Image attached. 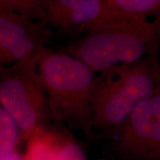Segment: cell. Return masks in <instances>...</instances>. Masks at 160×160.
<instances>
[{
    "label": "cell",
    "mask_w": 160,
    "mask_h": 160,
    "mask_svg": "<svg viewBox=\"0 0 160 160\" xmlns=\"http://www.w3.org/2000/svg\"><path fill=\"white\" fill-rule=\"evenodd\" d=\"M56 160H87L83 149L71 139H62Z\"/></svg>",
    "instance_id": "cell-11"
},
{
    "label": "cell",
    "mask_w": 160,
    "mask_h": 160,
    "mask_svg": "<svg viewBox=\"0 0 160 160\" xmlns=\"http://www.w3.org/2000/svg\"><path fill=\"white\" fill-rule=\"evenodd\" d=\"M51 36L42 22L0 9V72L38 57Z\"/></svg>",
    "instance_id": "cell-6"
},
{
    "label": "cell",
    "mask_w": 160,
    "mask_h": 160,
    "mask_svg": "<svg viewBox=\"0 0 160 160\" xmlns=\"http://www.w3.org/2000/svg\"><path fill=\"white\" fill-rule=\"evenodd\" d=\"M159 87V53L99 73L91 97L93 129L105 131L122 122Z\"/></svg>",
    "instance_id": "cell-3"
},
{
    "label": "cell",
    "mask_w": 160,
    "mask_h": 160,
    "mask_svg": "<svg viewBox=\"0 0 160 160\" xmlns=\"http://www.w3.org/2000/svg\"><path fill=\"white\" fill-rule=\"evenodd\" d=\"M0 160H25L24 155L16 151H2L0 150Z\"/></svg>",
    "instance_id": "cell-12"
},
{
    "label": "cell",
    "mask_w": 160,
    "mask_h": 160,
    "mask_svg": "<svg viewBox=\"0 0 160 160\" xmlns=\"http://www.w3.org/2000/svg\"><path fill=\"white\" fill-rule=\"evenodd\" d=\"M38 57L0 72V103L25 141L36 131L49 129V122L53 119L38 71Z\"/></svg>",
    "instance_id": "cell-4"
},
{
    "label": "cell",
    "mask_w": 160,
    "mask_h": 160,
    "mask_svg": "<svg viewBox=\"0 0 160 160\" xmlns=\"http://www.w3.org/2000/svg\"><path fill=\"white\" fill-rule=\"evenodd\" d=\"M37 68L52 119L91 135L93 130L91 97L99 73L67 52L47 47L39 54Z\"/></svg>",
    "instance_id": "cell-2"
},
{
    "label": "cell",
    "mask_w": 160,
    "mask_h": 160,
    "mask_svg": "<svg viewBox=\"0 0 160 160\" xmlns=\"http://www.w3.org/2000/svg\"><path fill=\"white\" fill-rule=\"evenodd\" d=\"M105 2L108 21L123 18L149 17L160 13V0H105Z\"/></svg>",
    "instance_id": "cell-8"
},
{
    "label": "cell",
    "mask_w": 160,
    "mask_h": 160,
    "mask_svg": "<svg viewBox=\"0 0 160 160\" xmlns=\"http://www.w3.org/2000/svg\"><path fill=\"white\" fill-rule=\"evenodd\" d=\"M160 13L149 17L113 19L92 28L66 52L97 73L133 64L159 53Z\"/></svg>",
    "instance_id": "cell-1"
},
{
    "label": "cell",
    "mask_w": 160,
    "mask_h": 160,
    "mask_svg": "<svg viewBox=\"0 0 160 160\" xmlns=\"http://www.w3.org/2000/svg\"><path fill=\"white\" fill-rule=\"evenodd\" d=\"M62 139L50 129L36 131L27 139L24 159L56 160Z\"/></svg>",
    "instance_id": "cell-9"
},
{
    "label": "cell",
    "mask_w": 160,
    "mask_h": 160,
    "mask_svg": "<svg viewBox=\"0 0 160 160\" xmlns=\"http://www.w3.org/2000/svg\"><path fill=\"white\" fill-rule=\"evenodd\" d=\"M111 132V149L124 160H160V87Z\"/></svg>",
    "instance_id": "cell-5"
},
{
    "label": "cell",
    "mask_w": 160,
    "mask_h": 160,
    "mask_svg": "<svg viewBox=\"0 0 160 160\" xmlns=\"http://www.w3.org/2000/svg\"><path fill=\"white\" fill-rule=\"evenodd\" d=\"M47 0H0V9L19 13L30 19L39 21Z\"/></svg>",
    "instance_id": "cell-10"
},
{
    "label": "cell",
    "mask_w": 160,
    "mask_h": 160,
    "mask_svg": "<svg viewBox=\"0 0 160 160\" xmlns=\"http://www.w3.org/2000/svg\"><path fill=\"white\" fill-rule=\"evenodd\" d=\"M39 21L67 36L85 33L108 21L105 0H47Z\"/></svg>",
    "instance_id": "cell-7"
}]
</instances>
